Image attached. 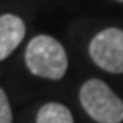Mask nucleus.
I'll return each mask as SVG.
<instances>
[{
    "label": "nucleus",
    "mask_w": 123,
    "mask_h": 123,
    "mask_svg": "<svg viewBox=\"0 0 123 123\" xmlns=\"http://www.w3.org/2000/svg\"><path fill=\"white\" fill-rule=\"evenodd\" d=\"M36 123H74L72 113L60 103H48L39 108Z\"/></svg>",
    "instance_id": "5"
},
{
    "label": "nucleus",
    "mask_w": 123,
    "mask_h": 123,
    "mask_svg": "<svg viewBox=\"0 0 123 123\" xmlns=\"http://www.w3.org/2000/svg\"><path fill=\"white\" fill-rule=\"evenodd\" d=\"M0 123H12V110L7 99V94L0 87Z\"/></svg>",
    "instance_id": "6"
},
{
    "label": "nucleus",
    "mask_w": 123,
    "mask_h": 123,
    "mask_svg": "<svg viewBox=\"0 0 123 123\" xmlns=\"http://www.w3.org/2000/svg\"><path fill=\"white\" fill-rule=\"evenodd\" d=\"M80 104L86 113L98 123H121L123 101L111 87L99 79H89L79 92Z\"/></svg>",
    "instance_id": "2"
},
{
    "label": "nucleus",
    "mask_w": 123,
    "mask_h": 123,
    "mask_svg": "<svg viewBox=\"0 0 123 123\" xmlns=\"http://www.w3.org/2000/svg\"><path fill=\"white\" fill-rule=\"evenodd\" d=\"M24 58L31 74L50 80H60L68 67L67 51L62 43L46 34H39L29 41Z\"/></svg>",
    "instance_id": "1"
},
{
    "label": "nucleus",
    "mask_w": 123,
    "mask_h": 123,
    "mask_svg": "<svg viewBox=\"0 0 123 123\" xmlns=\"http://www.w3.org/2000/svg\"><path fill=\"white\" fill-rule=\"evenodd\" d=\"M92 62L110 74H123V31L118 27L103 29L89 44Z\"/></svg>",
    "instance_id": "3"
},
{
    "label": "nucleus",
    "mask_w": 123,
    "mask_h": 123,
    "mask_svg": "<svg viewBox=\"0 0 123 123\" xmlns=\"http://www.w3.org/2000/svg\"><path fill=\"white\" fill-rule=\"evenodd\" d=\"M118 2H123V0H118Z\"/></svg>",
    "instance_id": "7"
},
{
    "label": "nucleus",
    "mask_w": 123,
    "mask_h": 123,
    "mask_svg": "<svg viewBox=\"0 0 123 123\" xmlns=\"http://www.w3.org/2000/svg\"><path fill=\"white\" fill-rule=\"evenodd\" d=\"M26 26L14 14L0 15V62L5 60L24 39Z\"/></svg>",
    "instance_id": "4"
}]
</instances>
